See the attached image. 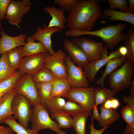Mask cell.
<instances>
[{
    "label": "cell",
    "instance_id": "cell-1",
    "mask_svg": "<svg viewBox=\"0 0 134 134\" xmlns=\"http://www.w3.org/2000/svg\"><path fill=\"white\" fill-rule=\"evenodd\" d=\"M100 3L98 0H78L67 18L69 29L91 31L102 15Z\"/></svg>",
    "mask_w": 134,
    "mask_h": 134
},
{
    "label": "cell",
    "instance_id": "cell-2",
    "mask_svg": "<svg viewBox=\"0 0 134 134\" xmlns=\"http://www.w3.org/2000/svg\"><path fill=\"white\" fill-rule=\"evenodd\" d=\"M128 26L126 23H120L116 25H109L101 28L99 30L89 31L68 30L65 35L70 37H78L90 35L100 38L107 48L112 50L119 44L123 41L126 34L124 30Z\"/></svg>",
    "mask_w": 134,
    "mask_h": 134
},
{
    "label": "cell",
    "instance_id": "cell-3",
    "mask_svg": "<svg viewBox=\"0 0 134 134\" xmlns=\"http://www.w3.org/2000/svg\"><path fill=\"white\" fill-rule=\"evenodd\" d=\"M134 72V64L129 59L119 68L109 75L110 89L115 94L130 87Z\"/></svg>",
    "mask_w": 134,
    "mask_h": 134
},
{
    "label": "cell",
    "instance_id": "cell-4",
    "mask_svg": "<svg viewBox=\"0 0 134 134\" xmlns=\"http://www.w3.org/2000/svg\"><path fill=\"white\" fill-rule=\"evenodd\" d=\"M32 107L30 120L32 129L37 132L44 129H50L56 133L62 130L57 122L53 121L50 117L48 110L40 102Z\"/></svg>",
    "mask_w": 134,
    "mask_h": 134
},
{
    "label": "cell",
    "instance_id": "cell-5",
    "mask_svg": "<svg viewBox=\"0 0 134 134\" xmlns=\"http://www.w3.org/2000/svg\"><path fill=\"white\" fill-rule=\"evenodd\" d=\"M44 67L58 77L67 79V68L65 60L66 54L61 49L51 55L48 52L44 53Z\"/></svg>",
    "mask_w": 134,
    "mask_h": 134
},
{
    "label": "cell",
    "instance_id": "cell-6",
    "mask_svg": "<svg viewBox=\"0 0 134 134\" xmlns=\"http://www.w3.org/2000/svg\"><path fill=\"white\" fill-rule=\"evenodd\" d=\"M30 102L23 95L16 94L11 103V109L15 118L17 119L19 123L27 128L30 121L32 112Z\"/></svg>",
    "mask_w": 134,
    "mask_h": 134
},
{
    "label": "cell",
    "instance_id": "cell-7",
    "mask_svg": "<svg viewBox=\"0 0 134 134\" xmlns=\"http://www.w3.org/2000/svg\"><path fill=\"white\" fill-rule=\"evenodd\" d=\"M94 87L88 88H71L66 98L76 102L85 110L91 113L95 105Z\"/></svg>",
    "mask_w": 134,
    "mask_h": 134
},
{
    "label": "cell",
    "instance_id": "cell-8",
    "mask_svg": "<svg viewBox=\"0 0 134 134\" xmlns=\"http://www.w3.org/2000/svg\"><path fill=\"white\" fill-rule=\"evenodd\" d=\"M32 5L30 0H11L7 10L4 18L10 24L19 26L22 18L28 12Z\"/></svg>",
    "mask_w": 134,
    "mask_h": 134
},
{
    "label": "cell",
    "instance_id": "cell-9",
    "mask_svg": "<svg viewBox=\"0 0 134 134\" xmlns=\"http://www.w3.org/2000/svg\"><path fill=\"white\" fill-rule=\"evenodd\" d=\"M16 94L22 95L30 102L32 106L40 102L37 90L32 75L24 74L16 85Z\"/></svg>",
    "mask_w": 134,
    "mask_h": 134
},
{
    "label": "cell",
    "instance_id": "cell-10",
    "mask_svg": "<svg viewBox=\"0 0 134 134\" xmlns=\"http://www.w3.org/2000/svg\"><path fill=\"white\" fill-rule=\"evenodd\" d=\"M67 68V79L71 88L89 87L88 79L82 68L76 66L67 56L65 60Z\"/></svg>",
    "mask_w": 134,
    "mask_h": 134
},
{
    "label": "cell",
    "instance_id": "cell-11",
    "mask_svg": "<svg viewBox=\"0 0 134 134\" xmlns=\"http://www.w3.org/2000/svg\"><path fill=\"white\" fill-rule=\"evenodd\" d=\"M72 41L82 49L90 62L100 59L103 47V43L85 37L74 38Z\"/></svg>",
    "mask_w": 134,
    "mask_h": 134
},
{
    "label": "cell",
    "instance_id": "cell-12",
    "mask_svg": "<svg viewBox=\"0 0 134 134\" xmlns=\"http://www.w3.org/2000/svg\"><path fill=\"white\" fill-rule=\"evenodd\" d=\"M45 54L41 53L25 56L22 59L19 69L32 76L44 67Z\"/></svg>",
    "mask_w": 134,
    "mask_h": 134
},
{
    "label": "cell",
    "instance_id": "cell-13",
    "mask_svg": "<svg viewBox=\"0 0 134 134\" xmlns=\"http://www.w3.org/2000/svg\"><path fill=\"white\" fill-rule=\"evenodd\" d=\"M63 46L68 55L67 56L74 64L77 65V66L83 68L90 62L82 49L72 41L65 39Z\"/></svg>",
    "mask_w": 134,
    "mask_h": 134
},
{
    "label": "cell",
    "instance_id": "cell-14",
    "mask_svg": "<svg viewBox=\"0 0 134 134\" xmlns=\"http://www.w3.org/2000/svg\"><path fill=\"white\" fill-rule=\"evenodd\" d=\"M43 28L38 26L37 27L36 32L31 36L35 40L41 43L46 48L51 55L55 51L52 47L51 37L53 34L63 30L56 27H48L44 25Z\"/></svg>",
    "mask_w": 134,
    "mask_h": 134
},
{
    "label": "cell",
    "instance_id": "cell-15",
    "mask_svg": "<svg viewBox=\"0 0 134 134\" xmlns=\"http://www.w3.org/2000/svg\"><path fill=\"white\" fill-rule=\"evenodd\" d=\"M0 55L16 47L24 46L27 35L21 34L12 36L7 34L3 30L0 32Z\"/></svg>",
    "mask_w": 134,
    "mask_h": 134
},
{
    "label": "cell",
    "instance_id": "cell-16",
    "mask_svg": "<svg viewBox=\"0 0 134 134\" xmlns=\"http://www.w3.org/2000/svg\"><path fill=\"white\" fill-rule=\"evenodd\" d=\"M108 54L106 58L90 62L84 67V72L87 79L90 81L94 80L99 69L110 60L121 56L118 50L108 53Z\"/></svg>",
    "mask_w": 134,
    "mask_h": 134
},
{
    "label": "cell",
    "instance_id": "cell-17",
    "mask_svg": "<svg viewBox=\"0 0 134 134\" xmlns=\"http://www.w3.org/2000/svg\"><path fill=\"white\" fill-rule=\"evenodd\" d=\"M44 9L52 17L47 27H58L62 30L66 29L64 23L67 18L64 14L65 11L64 10L53 5L47 6L44 8Z\"/></svg>",
    "mask_w": 134,
    "mask_h": 134
},
{
    "label": "cell",
    "instance_id": "cell-18",
    "mask_svg": "<svg viewBox=\"0 0 134 134\" xmlns=\"http://www.w3.org/2000/svg\"><path fill=\"white\" fill-rule=\"evenodd\" d=\"M127 56H121L113 58L106 64L104 71L101 76L96 81V85L104 87L105 79L107 76L114 71L122 66L128 60Z\"/></svg>",
    "mask_w": 134,
    "mask_h": 134
},
{
    "label": "cell",
    "instance_id": "cell-19",
    "mask_svg": "<svg viewBox=\"0 0 134 134\" xmlns=\"http://www.w3.org/2000/svg\"><path fill=\"white\" fill-rule=\"evenodd\" d=\"M16 94L14 88L2 96L0 102V124L6 118L13 114L11 109V103Z\"/></svg>",
    "mask_w": 134,
    "mask_h": 134
},
{
    "label": "cell",
    "instance_id": "cell-20",
    "mask_svg": "<svg viewBox=\"0 0 134 134\" xmlns=\"http://www.w3.org/2000/svg\"><path fill=\"white\" fill-rule=\"evenodd\" d=\"M103 15L109 19L106 21H102V23L116 20L125 21L131 24L134 27V14L129 12H123L109 9H104L103 13Z\"/></svg>",
    "mask_w": 134,
    "mask_h": 134
},
{
    "label": "cell",
    "instance_id": "cell-21",
    "mask_svg": "<svg viewBox=\"0 0 134 134\" xmlns=\"http://www.w3.org/2000/svg\"><path fill=\"white\" fill-rule=\"evenodd\" d=\"M71 88L67 79L58 78L53 82L52 91L50 98L55 97L66 98Z\"/></svg>",
    "mask_w": 134,
    "mask_h": 134
},
{
    "label": "cell",
    "instance_id": "cell-22",
    "mask_svg": "<svg viewBox=\"0 0 134 134\" xmlns=\"http://www.w3.org/2000/svg\"><path fill=\"white\" fill-rule=\"evenodd\" d=\"M99 125L103 127L109 126L116 121L120 117L118 112L113 109L105 108L102 104L99 107Z\"/></svg>",
    "mask_w": 134,
    "mask_h": 134
},
{
    "label": "cell",
    "instance_id": "cell-23",
    "mask_svg": "<svg viewBox=\"0 0 134 134\" xmlns=\"http://www.w3.org/2000/svg\"><path fill=\"white\" fill-rule=\"evenodd\" d=\"M26 41L27 42L22 47L24 57L48 52L41 43L35 42L31 36L27 37Z\"/></svg>",
    "mask_w": 134,
    "mask_h": 134
},
{
    "label": "cell",
    "instance_id": "cell-24",
    "mask_svg": "<svg viewBox=\"0 0 134 134\" xmlns=\"http://www.w3.org/2000/svg\"><path fill=\"white\" fill-rule=\"evenodd\" d=\"M24 57L22 47L14 48L7 52V59L8 65L13 70L19 68L21 60Z\"/></svg>",
    "mask_w": 134,
    "mask_h": 134
},
{
    "label": "cell",
    "instance_id": "cell-25",
    "mask_svg": "<svg viewBox=\"0 0 134 134\" xmlns=\"http://www.w3.org/2000/svg\"><path fill=\"white\" fill-rule=\"evenodd\" d=\"M91 113L85 110L72 117V127L77 134H86V125L88 118Z\"/></svg>",
    "mask_w": 134,
    "mask_h": 134
},
{
    "label": "cell",
    "instance_id": "cell-26",
    "mask_svg": "<svg viewBox=\"0 0 134 134\" xmlns=\"http://www.w3.org/2000/svg\"><path fill=\"white\" fill-rule=\"evenodd\" d=\"M24 73L19 69L12 76L0 83V94L2 96L14 88Z\"/></svg>",
    "mask_w": 134,
    "mask_h": 134
},
{
    "label": "cell",
    "instance_id": "cell-27",
    "mask_svg": "<svg viewBox=\"0 0 134 134\" xmlns=\"http://www.w3.org/2000/svg\"><path fill=\"white\" fill-rule=\"evenodd\" d=\"M2 123H4L17 134H37L38 132L33 129H28L16 122L12 115L5 119Z\"/></svg>",
    "mask_w": 134,
    "mask_h": 134
},
{
    "label": "cell",
    "instance_id": "cell-28",
    "mask_svg": "<svg viewBox=\"0 0 134 134\" xmlns=\"http://www.w3.org/2000/svg\"><path fill=\"white\" fill-rule=\"evenodd\" d=\"M53 82L35 83L40 102L45 107L50 97Z\"/></svg>",
    "mask_w": 134,
    "mask_h": 134
},
{
    "label": "cell",
    "instance_id": "cell-29",
    "mask_svg": "<svg viewBox=\"0 0 134 134\" xmlns=\"http://www.w3.org/2000/svg\"><path fill=\"white\" fill-rule=\"evenodd\" d=\"M115 94L111 90L104 87L100 88L97 87L94 91L95 105L97 106L103 104L108 99L113 98Z\"/></svg>",
    "mask_w": 134,
    "mask_h": 134
},
{
    "label": "cell",
    "instance_id": "cell-30",
    "mask_svg": "<svg viewBox=\"0 0 134 134\" xmlns=\"http://www.w3.org/2000/svg\"><path fill=\"white\" fill-rule=\"evenodd\" d=\"M32 76L35 83L52 82L58 78L44 67L34 74Z\"/></svg>",
    "mask_w": 134,
    "mask_h": 134
},
{
    "label": "cell",
    "instance_id": "cell-31",
    "mask_svg": "<svg viewBox=\"0 0 134 134\" xmlns=\"http://www.w3.org/2000/svg\"><path fill=\"white\" fill-rule=\"evenodd\" d=\"M124 46L127 48L128 53L126 56L134 64V29L130 28L127 31L123 41Z\"/></svg>",
    "mask_w": 134,
    "mask_h": 134
},
{
    "label": "cell",
    "instance_id": "cell-32",
    "mask_svg": "<svg viewBox=\"0 0 134 134\" xmlns=\"http://www.w3.org/2000/svg\"><path fill=\"white\" fill-rule=\"evenodd\" d=\"M52 118L56 120L61 128L68 129L72 127V117L63 111L50 113Z\"/></svg>",
    "mask_w": 134,
    "mask_h": 134
},
{
    "label": "cell",
    "instance_id": "cell-33",
    "mask_svg": "<svg viewBox=\"0 0 134 134\" xmlns=\"http://www.w3.org/2000/svg\"><path fill=\"white\" fill-rule=\"evenodd\" d=\"M16 71L9 67L7 59V52L1 55L0 58V83L9 77Z\"/></svg>",
    "mask_w": 134,
    "mask_h": 134
},
{
    "label": "cell",
    "instance_id": "cell-34",
    "mask_svg": "<svg viewBox=\"0 0 134 134\" xmlns=\"http://www.w3.org/2000/svg\"><path fill=\"white\" fill-rule=\"evenodd\" d=\"M66 101L63 98L52 97L50 99L45 107L51 113H54L63 111Z\"/></svg>",
    "mask_w": 134,
    "mask_h": 134
},
{
    "label": "cell",
    "instance_id": "cell-35",
    "mask_svg": "<svg viewBox=\"0 0 134 134\" xmlns=\"http://www.w3.org/2000/svg\"><path fill=\"white\" fill-rule=\"evenodd\" d=\"M85 110L75 102L68 100L66 101L63 111L68 115L74 116Z\"/></svg>",
    "mask_w": 134,
    "mask_h": 134
},
{
    "label": "cell",
    "instance_id": "cell-36",
    "mask_svg": "<svg viewBox=\"0 0 134 134\" xmlns=\"http://www.w3.org/2000/svg\"><path fill=\"white\" fill-rule=\"evenodd\" d=\"M121 114L126 124L134 127V108L127 105L122 109Z\"/></svg>",
    "mask_w": 134,
    "mask_h": 134
},
{
    "label": "cell",
    "instance_id": "cell-37",
    "mask_svg": "<svg viewBox=\"0 0 134 134\" xmlns=\"http://www.w3.org/2000/svg\"><path fill=\"white\" fill-rule=\"evenodd\" d=\"M110 4L109 9L115 10L116 8L120 9L121 11L128 12L129 7L128 0H107Z\"/></svg>",
    "mask_w": 134,
    "mask_h": 134
},
{
    "label": "cell",
    "instance_id": "cell-38",
    "mask_svg": "<svg viewBox=\"0 0 134 134\" xmlns=\"http://www.w3.org/2000/svg\"><path fill=\"white\" fill-rule=\"evenodd\" d=\"M78 0H54L55 4L59 5L60 8L69 13L75 6Z\"/></svg>",
    "mask_w": 134,
    "mask_h": 134
},
{
    "label": "cell",
    "instance_id": "cell-39",
    "mask_svg": "<svg viewBox=\"0 0 134 134\" xmlns=\"http://www.w3.org/2000/svg\"><path fill=\"white\" fill-rule=\"evenodd\" d=\"M11 0H0V22L4 18L6 13Z\"/></svg>",
    "mask_w": 134,
    "mask_h": 134
},
{
    "label": "cell",
    "instance_id": "cell-40",
    "mask_svg": "<svg viewBox=\"0 0 134 134\" xmlns=\"http://www.w3.org/2000/svg\"><path fill=\"white\" fill-rule=\"evenodd\" d=\"M91 120V124H89V126L90 129V134H102L104 131L109 127V126H105L100 130H97L94 127L93 119L92 117Z\"/></svg>",
    "mask_w": 134,
    "mask_h": 134
},
{
    "label": "cell",
    "instance_id": "cell-41",
    "mask_svg": "<svg viewBox=\"0 0 134 134\" xmlns=\"http://www.w3.org/2000/svg\"><path fill=\"white\" fill-rule=\"evenodd\" d=\"M123 100L124 102L134 108V96L131 95L124 96Z\"/></svg>",
    "mask_w": 134,
    "mask_h": 134
},
{
    "label": "cell",
    "instance_id": "cell-42",
    "mask_svg": "<svg viewBox=\"0 0 134 134\" xmlns=\"http://www.w3.org/2000/svg\"><path fill=\"white\" fill-rule=\"evenodd\" d=\"M13 131L9 127L0 126V134H13Z\"/></svg>",
    "mask_w": 134,
    "mask_h": 134
},
{
    "label": "cell",
    "instance_id": "cell-43",
    "mask_svg": "<svg viewBox=\"0 0 134 134\" xmlns=\"http://www.w3.org/2000/svg\"><path fill=\"white\" fill-rule=\"evenodd\" d=\"M92 110V115L91 116L93 119L96 120L98 121L99 120V114L97 106L95 105Z\"/></svg>",
    "mask_w": 134,
    "mask_h": 134
},
{
    "label": "cell",
    "instance_id": "cell-44",
    "mask_svg": "<svg viewBox=\"0 0 134 134\" xmlns=\"http://www.w3.org/2000/svg\"><path fill=\"white\" fill-rule=\"evenodd\" d=\"M112 109L116 110L120 105V103L118 99L114 98L111 99Z\"/></svg>",
    "mask_w": 134,
    "mask_h": 134
},
{
    "label": "cell",
    "instance_id": "cell-45",
    "mask_svg": "<svg viewBox=\"0 0 134 134\" xmlns=\"http://www.w3.org/2000/svg\"><path fill=\"white\" fill-rule=\"evenodd\" d=\"M123 134H134V127H132L126 124V127Z\"/></svg>",
    "mask_w": 134,
    "mask_h": 134
},
{
    "label": "cell",
    "instance_id": "cell-46",
    "mask_svg": "<svg viewBox=\"0 0 134 134\" xmlns=\"http://www.w3.org/2000/svg\"><path fill=\"white\" fill-rule=\"evenodd\" d=\"M118 50L121 56H127L128 53V50L125 46H121Z\"/></svg>",
    "mask_w": 134,
    "mask_h": 134
},
{
    "label": "cell",
    "instance_id": "cell-47",
    "mask_svg": "<svg viewBox=\"0 0 134 134\" xmlns=\"http://www.w3.org/2000/svg\"><path fill=\"white\" fill-rule=\"evenodd\" d=\"M107 47L106 45L103 46L100 59H103L107 57L108 56Z\"/></svg>",
    "mask_w": 134,
    "mask_h": 134
},
{
    "label": "cell",
    "instance_id": "cell-48",
    "mask_svg": "<svg viewBox=\"0 0 134 134\" xmlns=\"http://www.w3.org/2000/svg\"><path fill=\"white\" fill-rule=\"evenodd\" d=\"M128 4H129V12L134 14V0H128Z\"/></svg>",
    "mask_w": 134,
    "mask_h": 134
},
{
    "label": "cell",
    "instance_id": "cell-49",
    "mask_svg": "<svg viewBox=\"0 0 134 134\" xmlns=\"http://www.w3.org/2000/svg\"><path fill=\"white\" fill-rule=\"evenodd\" d=\"M111 99L108 100L102 104L103 107L105 108L108 109H112Z\"/></svg>",
    "mask_w": 134,
    "mask_h": 134
},
{
    "label": "cell",
    "instance_id": "cell-50",
    "mask_svg": "<svg viewBox=\"0 0 134 134\" xmlns=\"http://www.w3.org/2000/svg\"><path fill=\"white\" fill-rule=\"evenodd\" d=\"M129 92L131 95L134 96V80H132Z\"/></svg>",
    "mask_w": 134,
    "mask_h": 134
},
{
    "label": "cell",
    "instance_id": "cell-51",
    "mask_svg": "<svg viewBox=\"0 0 134 134\" xmlns=\"http://www.w3.org/2000/svg\"><path fill=\"white\" fill-rule=\"evenodd\" d=\"M57 134H67L66 133L61 130L60 132L56 133Z\"/></svg>",
    "mask_w": 134,
    "mask_h": 134
},
{
    "label": "cell",
    "instance_id": "cell-52",
    "mask_svg": "<svg viewBox=\"0 0 134 134\" xmlns=\"http://www.w3.org/2000/svg\"><path fill=\"white\" fill-rule=\"evenodd\" d=\"M2 96L0 94V102L1 101V100L2 99Z\"/></svg>",
    "mask_w": 134,
    "mask_h": 134
},
{
    "label": "cell",
    "instance_id": "cell-53",
    "mask_svg": "<svg viewBox=\"0 0 134 134\" xmlns=\"http://www.w3.org/2000/svg\"><path fill=\"white\" fill-rule=\"evenodd\" d=\"M1 27V23L0 22V31L2 29Z\"/></svg>",
    "mask_w": 134,
    "mask_h": 134
}]
</instances>
